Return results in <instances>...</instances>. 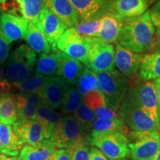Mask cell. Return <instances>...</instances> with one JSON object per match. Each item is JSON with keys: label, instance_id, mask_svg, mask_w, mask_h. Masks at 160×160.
Segmentation results:
<instances>
[{"label": "cell", "instance_id": "1", "mask_svg": "<svg viewBox=\"0 0 160 160\" xmlns=\"http://www.w3.org/2000/svg\"><path fill=\"white\" fill-rule=\"evenodd\" d=\"M155 31L148 10L139 17L124 18L118 43L125 48L140 54L147 51L151 52Z\"/></svg>", "mask_w": 160, "mask_h": 160}, {"label": "cell", "instance_id": "2", "mask_svg": "<svg viewBox=\"0 0 160 160\" xmlns=\"http://www.w3.org/2000/svg\"><path fill=\"white\" fill-rule=\"evenodd\" d=\"M118 111L120 118L133 131H154L159 126V122L151 117L137 103L129 88Z\"/></svg>", "mask_w": 160, "mask_h": 160}, {"label": "cell", "instance_id": "3", "mask_svg": "<svg viewBox=\"0 0 160 160\" xmlns=\"http://www.w3.org/2000/svg\"><path fill=\"white\" fill-rule=\"evenodd\" d=\"M94 73L107 105L113 111H118L129 87L127 77L116 69L111 71L94 72Z\"/></svg>", "mask_w": 160, "mask_h": 160}, {"label": "cell", "instance_id": "4", "mask_svg": "<svg viewBox=\"0 0 160 160\" xmlns=\"http://www.w3.org/2000/svg\"><path fill=\"white\" fill-rule=\"evenodd\" d=\"M37 62L35 52L28 45L22 44L9 57L6 66V77L13 84L28 79Z\"/></svg>", "mask_w": 160, "mask_h": 160}, {"label": "cell", "instance_id": "5", "mask_svg": "<svg viewBox=\"0 0 160 160\" xmlns=\"http://www.w3.org/2000/svg\"><path fill=\"white\" fill-rule=\"evenodd\" d=\"M87 133L73 114H67L60 118L50 140L56 147L68 148L80 142L88 140Z\"/></svg>", "mask_w": 160, "mask_h": 160}, {"label": "cell", "instance_id": "6", "mask_svg": "<svg viewBox=\"0 0 160 160\" xmlns=\"http://www.w3.org/2000/svg\"><path fill=\"white\" fill-rule=\"evenodd\" d=\"M88 142L111 160L124 159L130 155V140L123 133L108 135L92 131L88 137Z\"/></svg>", "mask_w": 160, "mask_h": 160}, {"label": "cell", "instance_id": "7", "mask_svg": "<svg viewBox=\"0 0 160 160\" xmlns=\"http://www.w3.org/2000/svg\"><path fill=\"white\" fill-rule=\"evenodd\" d=\"M88 65L94 72L111 71L114 69L115 48L113 44L97 37H88Z\"/></svg>", "mask_w": 160, "mask_h": 160}, {"label": "cell", "instance_id": "8", "mask_svg": "<svg viewBox=\"0 0 160 160\" xmlns=\"http://www.w3.org/2000/svg\"><path fill=\"white\" fill-rule=\"evenodd\" d=\"M134 142L128 143L130 155L133 160H152L160 148V138L157 130L132 131L128 134Z\"/></svg>", "mask_w": 160, "mask_h": 160}, {"label": "cell", "instance_id": "9", "mask_svg": "<svg viewBox=\"0 0 160 160\" xmlns=\"http://www.w3.org/2000/svg\"><path fill=\"white\" fill-rule=\"evenodd\" d=\"M57 48L68 57L88 65V37L79 34L73 28L67 29L57 43Z\"/></svg>", "mask_w": 160, "mask_h": 160}, {"label": "cell", "instance_id": "10", "mask_svg": "<svg viewBox=\"0 0 160 160\" xmlns=\"http://www.w3.org/2000/svg\"><path fill=\"white\" fill-rule=\"evenodd\" d=\"M128 88L137 103L151 117L159 122V104L153 81L138 82L133 79L132 82H129Z\"/></svg>", "mask_w": 160, "mask_h": 160}, {"label": "cell", "instance_id": "11", "mask_svg": "<svg viewBox=\"0 0 160 160\" xmlns=\"http://www.w3.org/2000/svg\"><path fill=\"white\" fill-rule=\"evenodd\" d=\"M44 6V0H0V11L23 18L36 25Z\"/></svg>", "mask_w": 160, "mask_h": 160}, {"label": "cell", "instance_id": "12", "mask_svg": "<svg viewBox=\"0 0 160 160\" xmlns=\"http://www.w3.org/2000/svg\"><path fill=\"white\" fill-rule=\"evenodd\" d=\"M79 16V22L101 19L114 12L117 0H69Z\"/></svg>", "mask_w": 160, "mask_h": 160}, {"label": "cell", "instance_id": "13", "mask_svg": "<svg viewBox=\"0 0 160 160\" xmlns=\"http://www.w3.org/2000/svg\"><path fill=\"white\" fill-rule=\"evenodd\" d=\"M45 35L53 51H57V43L68 27L50 10L43 6L37 23L35 25Z\"/></svg>", "mask_w": 160, "mask_h": 160}, {"label": "cell", "instance_id": "14", "mask_svg": "<svg viewBox=\"0 0 160 160\" xmlns=\"http://www.w3.org/2000/svg\"><path fill=\"white\" fill-rule=\"evenodd\" d=\"M69 86V84L59 76L48 77L37 94L42 102L52 108L58 109L61 107L64 95Z\"/></svg>", "mask_w": 160, "mask_h": 160}, {"label": "cell", "instance_id": "15", "mask_svg": "<svg viewBox=\"0 0 160 160\" xmlns=\"http://www.w3.org/2000/svg\"><path fill=\"white\" fill-rule=\"evenodd\" d=\"M142 54L132 52L120 44H116L114 65L117 71L126 77H132L139 70Z\"/></svg>", "mask_w": 160, "mask_h": 160}, {"label": "cell", "instance_id": "16", "mask_svg": "<svg viewBox=\"0 0 160 160\" xmlns=\"http://www.w3.org/2000/svg\"><path fill=\"white\" fill-rule=\"evenodd\" d=\"M12 128L23 144L34 145L45 139L41 125L34 119H19Z\"/></svg>", "mask_w": 160, "mask_h": 160}, {"label": "cell", "instance_id": "17", "mask_svg": "<svg viewBox=\"0 0 160 160\" xmlns=\"http://www.w3.org/2000/svg\"><path fill=\"white\" fill-rule=\"evenodd\" d=\"M44 5L67 27L74 28L79 23V16L69 0H44Z\"/></svg>", "mask_w": 160, "mask_h": 160}, {"label": "cell", "instance_id": "18", "mask_svg": "<svg viewBox=\"0 0 160 160\" xmlns=\"http://www.w3.org/2000/svg\"><path fill=\"white\" fill-rule=\"evenodd\" d=\"M28 22L23 18L8 13H2L0 27L4 36L9 43L23 39Z\"/></svg>", "mask_w": 160, "mask_h": 160}, {"label": "cell", "instance_id": "19", "mask_svg": "<svg viewBox=\"0 0 160 160\" xmlns=\"http://www.w3.org/2000/svg\"><path fill=\"white\" fill-rule=\"evenodd\" d=\"M57 56L59 62L58 76L65 79L69 85H76L85 68L82 63L61 51H57Z\"/></svg>", "mask_w": 160, "mask_h": 160}, {"label": "cell", "instance_id": "20", "mask_svg": "<svg viewBox=\"0 0 160 160\" xmlns=\"http://www.w3.org/2000/svg\"><path fill=\"white\" fill-rule=\"evenodd\" d=\"M123 24L124 18L115 12L104 16L101 18V28L96 37L111 44L117 43Z\"/></svg>", "mask_w": 160, "mask_h": 160}, {"label": "cell", "instance_id": "21", "mask_svg": "<svg viewBox=\"0 0 160 160\" xmlns=\"http://www.w3.org/2000/svg\"><path fill=\"white\" fill-rule=\"evenodd\" d=\"M56 146L45 139L34 145H25L19 153L20 160H50L56 151Z\"/></svg>", "mask_w": 160, "mask_h": 160}, {"label": "cell", "instance_id": "22", "mask_svg": "<svg viewBox=\"0 0 160 160\" xmlns=\"http://www.w3.org/2000/svg\"><path fill=\"white\" fill-rule=\"evenodd\" d=\"M18 120L34 119L36 112L42 102L37 93H19L14 95Z\"/></svg>", "mask_w": 160, "mask_h": 160}, {"label": "cell", "instance_id": "23", "mask_svg": "<svg viewBox=\"0 0 160 160\" xmlns=\"http://www.w3.org/2000/svg\"><path fill=\"white\" fill-rule=\"evenodd\" d=\"M23 145L11 125L0 123V152L2 154L17 157Z\"/></svg>", "mask_w": 160, "mask_h": 160}, {"label": "cell", "instance_id": "24", "mask_svg": "<svg viewBox=\"0 0 160 160\" xmlns=\"http://www.w3.org/2000/svg\"><path fill=\"white\" fill-rule=\"evenodd\" d=\"M156 2L157 0H117L114 12L122 18L139 17Z\"/></svg>", "mask_w": 160, "mask_h": 160}, {"label": "cell", "instance_id": "25", "mask_svg": "<svg viewBox=\"0 0 160 160\" xmlns=\"http://www.w3.org/2000/svg\"><path fill=\"white\" fill-rule=\"evenodd\" d=\"M139 71V77L144 81H153L160 78V52L143 55Z\"/></svg>", "mask_w": 160, "mask_h": 160}, {"label": "cell", "instance_id": "26", "mask_svg": "<svg viewBox=\"0 0 160 160\" xmlns=\"http://www.w3.org/2000/svg\"><path fill=\"white\" fill-rule=\"evenodd\" d=\"M60 118H61L60 115L53 108L43 102H41L36 112L34 120L41 125L43 129L45 138L48 139Z\"/></svg>", "mask_w": 160, "mask_h": 160}, {"label": "cell", "instance_id": "27", "mask_svg": "<svg viewBox=\"0 0 160 160\" xmlns=\"http://www.w3.org/2000/svg\"><path fill=\"white\" fill-rule=\"evenodd\" d=\"M23 39L35 53H50L51 51L48 41L34 24L28 22Z\"/></svg>", "mask_w": 160, "mask_h": 160}, {"label": "cell", "instance_id": "28", "mask_svg": "<svg viewBox=\"0 0 160 160\" xmlns=\"http://www.w3.org/2000/svg\"><path fill=\"white\" fill-rule=\"evenodd\" d=\"M92 131H94L104 134H116V133H123L127 136L128 131L125 122L121 118H113V119H96L92 124Z\"/></svg>", "mask_w": 160, "mask_h": 160}, {"label": "cell", "instance_id": "29", "mask_svg": "<svg viewBox=\"0 0 160 160\" xmlns=\"http://www.w3.org/2000/svg\"><path fill=\"white\" fill-rule=\"evenodd\" d=\"M58 58L57 52L52 53H42L37 62L36 76L52 77L58 76Z\"/></svg>", "mask_w": 160, "mask_h": 160}, {"label": "cell", "instance_id": "30", "mask_svg": "<svg viewBox=\"0 0 160 160\" xmlns=\"http://www.w3.org/2000/svg\"><path fill=\"white\" fill-rule=\"evenodd\" d=\"M0 117L2 123L6 125H13L18 120L14 95L10 92L0 98Z\"/></svg>", "mask_w": 160, "mask_h": 160}, {"label": "cell", "instance_id": "31", "mask_svg": "<svg viewBox=\"0 0 160 160\" xmlns=\"http://www.w3.org/2000/svg\"><path fill=\"white\" fill-rule=\"evenodd\" d=\"M76 85H77L76 87H77L80 96L82 97V99L88 92H102L94 72L86 66L84 68L82 73L80 75Z\"/></svg>", "mask_w": 160, "mask_h": 160}, {"label": "cell", "instance_id": "32", "mask_svg": "<svg viewBox=\"0 0 160 160\" xmlns=\"http://www.w3.org/2000/svg\"><path fill=\"white\" fill-rule=\"evenodd\" d=\"M81 102L82 97L80 96L77 87L70 85L64 95L62 102L60 107L62 113L65 114H73Z\"/></svg>", "mask_w": 160, "mask_h": 160}, {"label": "cell", "instance_id": "33", "mask_svg": "<svg viewBox=\"0 0 160 160\" xmlns=\"http://www.w3.org/2000/svg\"><path fill=\"white\" fill-rule=\"evenodd\" d=\"M73 116L86 132L90 131V130L91 129L92 124L97 119L94 111L86 105L82 100L73 113Z\"/></svg>", "mask_w": 160, "mask_h": 160}, {"label": "cell", "instance_id": "34", "mask_svg": "<svg viewBox=\"0 0 160 160\" xmlns=\"http://www.w3.org/2000/svg\"><path fill=\"white\" fill-rule=\"evenodd\" d=\"M47 78L35 75L22 82L13 83V85L22 93H37L45 82Z\"/></svg>", "mask_w": 160, "mask_h": 160}, {"label": "cell", "instance_id": "35", "mask_svg": "<svg viewBox=\"0 0 160 160\" xmlns=\"http://www.w3.org/2000/svg\"><path fill=\"white\" fill-rule=\"evenodd\" d=\"M101 28V19L88 20L79 22L73 28L80 35L86 37H96Z\"/></svg>", "mask_w": 160, "mask_h": 160}, {"label": "cell", "instance_id": "36", "mask_svg": "<svg viewBox=\"0 0 160 160\" xmlns=\"http://www.w3.org/2000/svg\"><path fill=\"white\" fill-rule=\"evenodd\" d=\"M88 143V140H85L67 148L71 160H90Z\"/></svg>", "mask_w": 160, "mask_h": 160}, {"label": "cell", "instance_id": "37", "mask_svg": "<svg viewBox=\"0 0 160 160\" xmlns=\"http://www.w3.org/2000/svg\"><path fill=\"white\" fill-rule=\"evenodd\" d=\"M96 118L99 119H113V118H119V114L117 111H113L108 105L100 106L99 108L93 110Z\"/></svg>", "mask_w": 160, "mask_h": 160}, {"label": "cell", "instance_id": "38", "mask_svg": "<svg viewBox=\"0 0 160 160\" xmlns=\"http://www.w3.org/2000/svg\"><path fill=\"white\" fill-rule=\"evenodd\" d=\"M10 49H11L10 43L6 39L0 27V65L5 62L6 60L9 57Z\"/></svg>", "mask_w": 160, "mask_h": 160}, {"label": "cell", "instance_id": "39", "mask_svg": "<svg viewBox=\"0 0 160 160\" xmlns=\"http://www.w3.org/2000/svg\"><path fill=\"white\" fill-rule=\"evenodd\" d=\"M149 12L153 25L160 29V0L153 5L151 10H149Z\"/></svg>", "mask_w": 160, "mask_h": 160}, {"label": "cell", "instance_id": "40", "mask_svg": "<svg viewBox=\"0 0 160 160\" xmlns=\"http://www.w3.org/2000/svg\"><path fill=\"white\" fill-rule=\"evenodd\" d=\"M50 160H71L67 149H57Z\"/></svg>", "mask_w": 160, "mask_h": 160}, {"label": "cell", "instance_id": "41", "mask_svg": "<svg viewBox=\"0 0 160 160\" xmlns=\"http://www.w3.org/2000/svg\"><path fill=\"white\" fill-rule=\"evenodd\" d=\"M90 160H111L106 157L105 155L97 149V148L93 147L90 149Z\"/></svg>", "mask_w": 160, "mask_h": 160}, {"label": "cell", "instance_id": "42", "mask_svg": "<svg viewBox=\"0 0 160 160\" xmlns=\"http://www.w3.org/2000/svg\"><path fill=\"white\" fill-rule=\"evenodd\" d=\"M12 89V85L7 79L0 80V98L5 93H9Z\"/></svg>", "mask_w": 160, "mask_h": 160}, {"label": "cell", "instance_id": "43", "mask_svg": "<svg viewBox=\"0 0 160 160\" xmlns=\"http://www.w3.org/2000/svg\"><path fill=\"white\" fill-rule=\"evenodd\" d=\"M153 52H160V29L159 28H157L155 31L153 47H152L151 53H153Z\"/></svg>", "mask_w": 160, "mask_h": 160}, {"label": "cell", "instance_id": "44", "mask_svg": "<svg viewBox=\"0 0 160 160\" xmlns=\"http://www.w3.org/2000/svg\"><path fill=\"white\" fill-rule=\"evenodd\" d=\"M153 82H154V86L158 98V104H159V119H160V78L153 80Z\"/></svg>", "mask_w": 160, "mask_h": 160}, {"label": "cell", "instance_id": "45", "mask_svg": "<svg viewBox=\"0 0 160 160\" xmlns=\"http://www.w3.org/2000/svg\"><path fill=\"white\" fill-rule=\"evenodd\" d=\"M0 160H20L19 158L16 157H8V156H6L5 154L1 153L0 155Z\"/></svg>", "mask_w": 160, "mask_h": 160}, {"label": "cell", "instance_id": "46", "mask_svg": "<svg viewBox=\"0 0 160 160\" xmlns=\"http://www.w3.org/2000/svg\"><path fill=\"white\" fill-rule=\"evenodd\" d=\"M152 160H160V148L159 151H158L157 154L154 156V157L153 158V159Z\"/></svg>", "mask_w": 160, "mask_h": 160}, {"label": "cell", "instance_id": "47", "mask_svg": "<svg viewBox=\"0 0 160 160\" xmlns=\"http://www.w3.org/2000/svg\"><path fill=\"white\" fill-rule=\"evenodd\" d=\"M3 68L2 67L1 65H0V80L2 79V77H3Z\"/></svg>", "mask_w": 160, "mask_h": 160}, {"label": "cell", "instance_id": "48", "mask_svg": "<svg viewBox=\"0 0 160 160\" xmlns=\"http://www.w3.org/2000/svg\"><path fill=\"white\" fill-rule=\"evenodd\" d=\"M159 128V131H158V133H159V138H160V126H159V128Z\"/></svg>", "mask_w": 160, "mask_h": 160}, {"label": "cell", "instance_id": "49", "mask_svg": "<svg viewBox=\"0 0 160 160\" xmlns=\"http://www.w3.org/2000/svg\"><path fill=\"white\" fill-rule=\"evenodd\" d=\"M0 122H1V117H0Z\"/></svg>", "mask_w": 160, "mask_h": 160}, {"label": "cell", "instance_id": "50", "mask_svg": "<svg viewBox=\"0 0 160 160\" xmlns=\"http://www.w3.org/2000/svg\"><path fill=\"white\" fill-rule=\"evenodd\" d=\"M120 160H127V159H120Z\"/></svg>", "mask_w": 160, "mask_h": 160}, {"label": "cell", "instance_id": "51", "mask_svg": "<svg viewBox=\"0 0 160 160\" xmlns=\"http://www.w3.org/2000/svg\"><path fill=\"white\" fill-rule=\"evenodd\" d=\"M0 155H1V153H0Z\"/></svg>", "mask_w": 160, "mask_h": 160}]
</instances>
